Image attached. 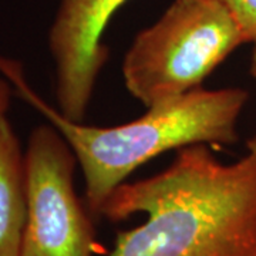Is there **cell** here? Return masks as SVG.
Masks as SVG:
<instances>
[{"label": "cell", "instance_id": "obj_3", "mask_svg": "<svg viewBox=\"0 0 256 256\" xmlns=\"http://www.w3.org/2000/svg\"><path fill=\"white\" fill-rule=\"evenodd\" d=\"M246 40L220 0H174L140 32L124 57L130 94L146 108L201 87Z\"/></svg>", "mask_w": 256, "mask_h": 256}, {"label": "cell", "instance_id": "obj_5", "mask_svg": "<svg viewBox=\"0 0 256 256\" xmlns=\"http://www.w3.org/2000/svg\"><path fill=\"white\" fill-rule=\"evenodd\" d=\"M128 0H60L48 30L57 110L82 122L108 48L101 42L111 18Z\"/></svg>", "mask_w": 256, "mask_h": 256}, {"label": "cell", "instance_id": "obj_7", "mask_svg": "<svg viewBox=\"0 0 256 256\" xmlns=\"http://www.w3.org/2000/svg\"><path fill=\"white\" fill-rule=\"evenodd\" d=\"M236 18L246 43L256 42V0H220Z\"/></svg>", "mask_w": 256, "mask_h": 256}, {"label": "cell", "instance_id": "obj_2", "mask_svg": "<svg viewBox=\"0 0 256 256\" xmlns=\"http://www.w3.org/2000/svg\"><path fill=\"white\" fill-rule=\"evenodd\" d=\"M0 73L72 146L84 175L88 210L96 216H100L101 206L112 191L150 160L195 144H235L239 117L249 100V92L238 87H200L148 107L134 121L94 127L64 117L43 100L30 87L18 62L0 56Z\"/></svg>", "mask_w": 256, "mask_h": 256}, {"label": "cell", "instance_id": "obj_6", "mask_svg": "<svg viewBox=\"0 0 256 256\" xmlns=\"http://www.w3.org/2000/svg\"><path fill=\"white\" fill-rule=\"evenodd\" d=\"M26 220L24 152L4 114L0 116V256H20Z\"/></svg>", "mask_w": 256, "mask_h": 256}, {"label": "cell", "instance_id": "obj_1", "mask_svg": "<svg viewBox=\"0 0 256 256\" xmlns=\"http://www.w3.org/2000/svg\"><path fill=\"white\" fill-rule=\"evenodd\" d=\"M138 212L146 222L118 232L110 256H256V136L235 162L206 144L180 148L160 174L116 188L100 216Z\"/></svg>", "mask_w": 256, "mask_h": 256}, {"label": "cell", "instance_id": "obj_4", "mask_svg": "<svg viewBox=\"0 0 256 256\" xmlns=\"http://www.w3.org/2000/svg\"><path fill=\"white\" fill-rule=\"evenodd\" d=\"M77 158L58 130L36 127L24 150L28 220L20 256H94V229L74 188Z\"/></svg>", "mask_w": 256, "mask_h": 256}, {"label": "cell", "instance_id": "obj_8", "mask_svg": "<svg viewBox=\"0 0 256 256\" xmlns=\"http://www.w3.org/2000/svg\"><path fill=\"white\" fill-rule=\"evenodd\" d=\"M12 90H13V86L0 73V116L8 114L10 101H12Z\"/></svg>", "mask_w": 256, "mask_h": 256}, {"label": "cell", "instance_id": "obj_9", "mask_svg": "<svg viewBox=\"0 0 256 256\" xmlns=\"http://www.w3.org/2000/svg\"><path fill=\"white\" fill-rule=\"evenodd\" d=\"M250 74L256 77V42L254 43V52H252V58H250Z\"/></svg>", "mask_w": 256, "mask_h": 256}]
</instances>
